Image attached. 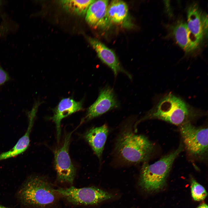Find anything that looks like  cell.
Returning a JSON list of instances; mask_svg holds the SVG:
<instances>
[{"mask_svg": "<svg viewBox=\"0 0 208 208\" xmlns=\"http://www.w3.org/2000/svg\"><path fill=\"white\" fill-rule=\"evenodd\" d=\"M202 112L193 107L183 99L173 94L162 95L158 99L153 107L135 124L136 128L140 122L157 119L176 125H181L200 115Z\"/></svg>", "mask_w": 208, "mask_h": 208, "instance_id": "6da1fadb", "label": "cell"}, {"mask_svg": "<svg viewBox=\"0 0 208 208\" xmlns=\"http://www.w3.org/2000/svg\"><path fill=\"white\" fill-rule=\"evenodd\" d=\"M135 132L132 125L127 124L117 137L115 150L125 162L137 164L147 162L153 151L154 145L146 136Z\"/></svg>", "mask_w": 208, "mask_h": 208, "instance_id": "7a4b0ae2", "label": "cell"}, {"mask_svg": "<svg viewBox=\"0 0 208 208\" xmlns=\"http://www.w3.org/2000/svg\"><path fill=\"white\" fill-rule=\"evenodd\" d=\"M46 178L39 176L29 178L18 192L21 201L34 208H51L55 205L58 194Z\"/></svg>", "mask_w": 208, "mask_h": 208, "instance_id": "3957f363", "label": "cell"}, {"mask_svg": "<svg viewBox=\"0 0 208 208\" xmlns=\"http://www.w3.org/2000/svg\"><path fill=\"white\" fill-rule=\"evenodd\" d=\"M181 143L178 148L162 157L154 163H143L141 169L138 185L148 192L157 191L164 187L166 178L175 159L183 150Z\"/></svg>", "mask_w": 208, "mask_h": 208, "instance_id": "277c9868", "label": "cell"}, {"mask_svg": "<svg viewBox=\"0 0 208 208\" xmlns=\"http://www.w3.org/2000/svg\"><path fill=\"white\" fill-rule=\"evenodd\" d=\"M59 195L76 205H93L113 199V194L95 187L77 188L71 186L56 189Z\"/></svg>", "mask_w": 208, "mask_h": 208, "instance_id": "5b68a950", "label": "cell"}, {"mask_svg": "<svg viewBox=\"0 0 208 208\" xmlns=\"http://www.w3.org/2000/svg\"><path fill=\"white\" fill-rule=\"evenodd\" d=\"M180 130L185 147L190 154L200 157L207 153V128L196 127L188 122L180 125Z\"/></svg>", "mask_w": 208, "mask_h": 208, "instance_id": "8992f818", "label": "cell"}, {"mask_svg": "<svg viewBox=\"0 0 208 208\" xmlns=\"http://www.w3.org/2000/svg\"><path fill=\"white\" fill-rule=\"evenodd\" d=\"M74 131L66 135L62 145L54 152V168L57 181L70 185L73 183L76 175L75 169L69 154L70 138Z\"/></svg>", "mask_w": 208, "mask_h": 208, "instance_id": "52a82bcc", "label": "cell"}, {"mask_svg": "<svg viewBox=\"0 0 208 208\" xmlns=\"http://www.w3.org/2000/svg\"><path fill=\"white\" fill-rule=\"evenodd\" d=\"M119 103L113 89L107 86L100 91L96 101L88 108L83 120H88L100 116L108 111L118 107Z\"/></svg>", "mask_w": 208, "mask_h": 208, "instance_id": "ba28073f", "label": "cell"}, {"mask_svg": "<svg viewBox=\"0 0 208 208\" xmlns=\"http://www.w3.org/2000/svg\"><path fill=\"white\" fill-rule=\"evenodd\" d=\"M90 44L96 52L100 60L112 70L115 77L122 73L132 79L131 75L121 66L114 52L99 40L91 38H88Z\"/></svg>", "mask_w": 208, "mask_h": 208, "instance_id": "9c48e42d", "label": "cell"}, {"mask_svg": "<svg viewBox=\"0 0 208 208\" xmlns=\"http://www.w3.org/2000/svg\"><path fill=\"white\" fill-rule=\"evenodd\" d=\"M82 101H77L69 98L62 99L55 109L54 114L51 119L56 125L57 140L59 141L60 138L61 122L62 119L82 109Z\"/></svg>", "mask_w": 208, "mask_h": 208, "instance_id": "30bf717a", "label": "cell"}, {"mask_svg": "<svg viewBox=\"0 0 208 208\" xmlns=\"http://www.w3.org/2000/svg\"><path fill=\"white\" fill-rule=\"evenodd\" d=\"M108 0H95L89 7L86 12V20L90 25L104 27L109 25L107 16Z\"/></svg>", "mask_w": 208, "mask_h": 208, "instance_id": "8fae6325", "label": "cell"}, {"mask_svg": "<svg viewBox=\"0 0 208 208\" xmlns=\"http://www.w3.org/2000/svg\"><path fill=\"white\" fill-rule=\"evenodd\" d=\"M187 27L191 39L197 47L202 40L204 33L202 14L196 4L191 5L187 10Z\"/></svg>", "mask_w": 208, "mask_h": 208, "instance_id": "7c38bea8", "label": "cell"}, {"mask_svg": "<svg viewBox=\"0 0 208 208\" xmlns=\"http://www.w3.org/2000/svg\"><path fill=\"white\" fill-rule=\"evenodd\" d=\"M39 103H36L28 113L29 124L26 132L18 140L14 146L9 151L0 154V161L15 157L24 152L30 143V135L31 131Z\"/></svg>", "mask_w": 208, "mask_h": 208, "instance_id": "4fadbf2b", "label": "cell"}, {"mask_svg": "<svg viewBox=\"0 0 208 208\" xmlns=\"http://www.w3.org/2000/svg\"><path fill=\"white\" fill-rule=\"evenodd\" d=\"M108 127L105 125L92 128L84 135L86 140L89 144L98 158L100 162L104 147L108 134Z\"/></svg>", "mask_w": 208, "mask_h": 208, "instance_id": "5bb4252c", "label": "cell"}, {"mask_svg": "<svg viewBox=\"0 0 208 208\" xmlns=\"http://www.w3.org/2000/svg\"><path fill=\"white\" fill-rule=\"evenodd\" d=\"M173 33L178 44L186 52H190L197 48L191 39L186 23L178 22L173 28Z\"/></svg>", "mask_w": 208, "mask_h": 208, "instance_id": "9a60e30c", "label": "cell"}, {"mask_svg": "<svg viewBox=\"0 0 208 208\" xmlns=\"http://www.w3.org/2000/svg\"><path fill=\"white\" fill-rule=\"evenodd\" d=\"M128 14L127 5L123 1H112L108 5L107 16L110 23H122L127 18Z\"/></svg>", "mask_w": 208, "mask_h": 208, "instance_id": "2e32d148", "label": "cell"}, {"mask_svg": "<svg viewBox=\"0 0 208 208\" xmlns=\"http://www.w3.org/2000/svg\"><path fill=\"white\" fill-rule=\"evenodd\" d=\"M95 0H63L59 1L66 11L74 14L82 16L86 13L90 5Z\"/></svg>", "mask_w": 208, "mask_h": 208, "instance_id": "e0dca14e", "label": "cell"}, {"mask_svg": "<svg viewBox=\"0 0 208 208\" xmlns=\"http://www.w3.org/2000/svg\"><path fill=\"white\" fill-rule=\"evenodd\" d=\"M191 183V192L194 200L200 201L204 200L207 195L205 188L194 179H192Z\"/></svg>", "mask_w": 208, "mask_h": 208, "instance_id": "ac0fdd59", "label": "cell"}, {"mask_svg": "<svg viewBox=\"0 0 208 208\" xmlns=\"http://www.w3.org/2000/svg\"><path fill=\"white\" fill-rule=\"evenodd\" d=\"M10 79L8 74L0 66V86Z\"/></svg>", "mask_w": 208, "mask_h": 208, "instance_id": "d6986e66", "label": "cell"}, {"mask_svg": "<svg viewBox=\"0 0 208 208\" xmlns=\"http://www.w3.org/2000/svg\"><path fill=\"white\" fill-rule=\"evenodd\" d=\"M202 19L204 33L207 35L208 32V19L207 15L206 14H202Z\"/></svg>", "mask_w": 208, "mask_h": 208, "instance_id": "ffe728a7", "label": "cell"}, {"mask_svg": "<svg viewBox=\"0 0 208 208\" xmlns=\"http://www.w3.org/2000/svg\"><path fill=\"white\" fill-rule=\"evenodd\" d=\"M6 31H7V29L5 25L0 26V35L3 34Z\"/></svg>", "mask_w": 208, "mask_h": 208, "instance_id": "44dd1931", "label": "cell"}, {"mask_svg": "<svg viewBox=\"0 0 208 208\" xmlns=\"http://www.w3.org/2000/svg\"><path fill=\"white\" fill-rule=\"evenodd\" d=\"M196 208H208V207L207 204L203 203L198 206Z\"/></svg>", "mask_w": 208, "mask_h": 208, "instance_id": "7402d4cb", "label": "cell"}, {"mask_svg": "<svg viewBox=\"0 0 208 208\" xmlns=\"http://www.w3.org/2000/svg\"><path fill=\"white\" fill-rule=\"evenodd\" d=\"M0 208H8L0 205Z\"/></svg>", "mask_w": 208, "mask_h": 208, "instance_id": "603a6c76", "label": "cell"}, {"mask_svg": "<svg viewBox=\"0 0 208 208\" xmlns=\"http://www.w3.org/2000/svg\"><path fill=\"white\" fill-rule=\"evenodd\" d=\"M1 1H0V5H1Z\"/></svg>", "mask_w": 208, "mask_h": 208, "instance_id": "cb8c5ba5", "label": "cell"}]
</instances>
